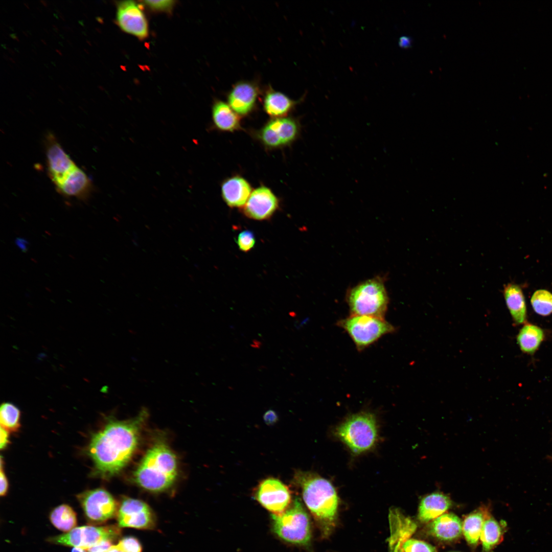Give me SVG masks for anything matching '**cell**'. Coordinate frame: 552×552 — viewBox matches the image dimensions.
I'll return each mask as SVG.
<instances>
[{
  "instance_id": "1",
  "label": "cell",
  "mask_w": 552,
  "mask_h": 552,
  "mask_svg": "<svg viewBox=\"0 0 552 552\" xmlns=\"http://www.w3.org/2000/svg\"><path fill=\"white\" fill-rule=\"evenodd\" d=\"M147 414L144 409L133 419L110 421L103 429L93 435L88 450L98 474L111 476L126 466L137 446Z\"/></svg>"
},
{
  "instance_id": "2",
  "label": "cell",
  "mask_w": 552,
  "mask_h": 552,
  "mask_svg": "<svg viewBox=\"0 0 552 552\" xmlns=\"http://www.w3.org/2000/svg\"><path fill=\"white\" fill-rule=\"evenodd\" d=\"M293 482L299 487L304 501L318 521L324 535L335 526L339 498L332 484L310 472L295 471Z\"/></svg>"
},
{
  "instance_id": "3",
  "label": "cell",
  "mask_w": 552,
  "mask_h": 552,
  "mask_svg": "<svg viewBox=\"0 0 552 552\" xmlns=\"http://www.w3.org/2000/svg\"><path fill=\"white\" fill-rule=\"evenodd\" d=\"M176 457L163 443L150 448L136 469V482L146 490L159 492L170 487L177 472Z\"/></svg>"
},
{
  "instance_id": "4",
  "label": "cell",
  "mask_w": 552,
  "mask_h": 552,
  "mask_svg": "<svg viewBox=\"0 0 552 552\" xmlns=\"http://www.w3.org/2000/svg\"><path fill=\"white\" fill-rule=\"evenodd\" d=\"M347 302L351 315L384 318L388 298L383 283L373 279L352 288L348 294Z\"/></svg>"
},
{
  "instance_id": "5",
  "label": "cell",
  "mask_w": 552,
  "mask_h": 552,
  "mask_svg": "<svg viewBox=\"0 0 552 552\" xmlns=\"http://www.w3.org/2000/svg\"><path fill=\"white\" fill-rule=\"evenodd\" d=\"M337 436L356 454L373 447L377 439L375 417L369 412L352 415L336 429Z\"/></svg>"
},
{
  "instance_id": "6",
  "label": "cell",
  "mask_w": 552,
  "mask_h": 552,
  "mask_svg": "<svg viewBox=\"0 0 552 552\" xmlns=\"http://www.w3.org/2000/svg\"><path fill=\"white\" fill-rule=\"evenodd\" d=\"M274 533L285 541L307 544L311 539L309 518L300 499L296 497L283 513L272 514Z\"/></svg>"
},
{
  "instance_id": "7",
  "label": "cell",
  "mask_w": 552,
  "mask_h": 552,
  "mask_svg": "<svg viewBox=\"0 0 552 552\" xmlns=\"http://www.w3.org/2000/svg\"><path fill=\"white\" fill-rule=\"evenodd\" d=\"M337 325L348 333L359 351L395 331V327L384 318L369 316L350 315L340 320Z\"/></svg>"
},
{
  "instance_id": "8",
  "label": "cell",
  "mask_w": 552,
  "mask_h": 552,
  "mask_svg": "<svg viewBox=\"0 0 552 552\" xmlns=\"http://www.w3.org/2000/svg\"><path fill=\"white\" fill-rule=\"evenodd\" d=\"M118 527L113 525L97 526L84 525L76 527L68 532L49 537L51 543L87 549L104 540L113 541L120 535Z\"/></svg>"
},
{
  "instance_id": "9",
  "label": "cell",
  "mask_w": 552,
  "mask_h": 552,
  "mask_svg": "<svg viewBox=\"0 0 552 552\" xmlns=\"http://www.w3.org/2000/svg\"><path fill=\"white\" fill-rule=\"evenodd\" d=\"M87 521L98 525L112 518L117 512L114 498L106 490L97 488L87 490L77 495Z\"/></svg>"
},
{
  "instance_id": "10",
  "label": "cell",
  "mask_w": 552,
  "mask_h": 552,
  "mask_svg": "<svg viewBox=\"0 0 552 552\" xmlns=\"http://www.w3.org/2000/svg\"><path fill=\"white\" fill-rule=\"evenodd\" d=\"M254 495L263 507L274 515L283 513L291 502V494L288 487L274 477L261 480L255 489Z\"/></svg>"
},
{
  "instance_id": "11",
  "label": "cell",
  "mask_w": 552,
  "mask_h": 552,
  "mask_svg": "<svg viewBox=\"0 0 552 552\" xmlns=\"http://www.w3.org/2000/svg\"><path fill=\"white\" fill-rule=\"evenodd\" d=\"M117 515L120 527L151 529L155 525V517L150 507L145 502L136 499H124Z\"/></svg>"
},
{
  "instance_id": "12",
  "label": "cell",
  "mask_w": 552,
  "mask_h": 552,
  "mask_svg": "<svg viewBox=\"0 0 552 552\" xmlns=\"http://www.w3.org/2000/svg\"><path fill=\"white\" fill-rule=\"evenodd\" d=\"M116 21L122 31L140 39H144L148 36L146 16L140 5L134 1H125L118 3Z\"/></svg>"
},
{
  "instance_id": "13",
  "label": "cell",
  "mask_w": 552,
  "mask_h": 552,
  "mask_svg": "<svg viewBox=\"0 0 552 552\" xmlns=\"http://www.w3.org/2000/svg\"><path fill=\"white\" fill-rule=\"evenodd\" d=\"M45 145L49 175L56 185L77 166L51 132L45 136Z\"/></svg>"
},
{
  "instance_id": "14",
  "label": "cell",
  "mask_w": 552,
  "mask_h": 552,
  "mask_svg": "<svg viewBox=\"0 0 552 552\" xmlns=\"http://www.w3.org/2000/svg\"><path fill=\"white\" fill-rule=\"evenodd\" d=\"M278 206V200L271 190L261 187L251 193L243 207V212L250 219L264 220L273 215Z\"/></svg>"
},
{
  "instance_id": "15",
  "label": "cell",
  "mask_w": 552,
  "mask_h": 552,
  "mask_svg": "<svg viewBox=\"0 0 552 552\" xmlns=\"http://www.w3.org/2000/svg\"><path fill=\"white\" fill-rule=\"evenodd\" d=\"M389 520L390 536L388 539V545L390 551L403 552V545L416 531L417 524L396 508L390 510Z\"/></svg>"
},
{
  "instance_id": "16",
  "label": "cell",
  "mask_w": 552,
  "mask_h": 552,
  "mask_svg": "<svg viewBox=\"0 0 552 552\" xmlns=\"http://www.w3.org/2000/svg\"><path fill=\"white\" fill-rule=\"evenodd\" d=\"M55 186L57 191L62 195L81 200L86 199L93 189V185L89 177L78 167Z\"/></svg>"
},
{
  "instance_id": "17",
  "label": "cell",
  "mask_w": 552,
  "mask_h": 552,
  "mask_svg": "<svg viewBox=\"0 0 552 552\" xmlns=\"http://www.w3.org/2000/svg\"><path fill=\"white\" fill-rule=\"evenodd\" d=\"M258 90L252 84L241 82L235 85L228 97V105L237 113L245 115L253 108Z\"/></svg>"
},
{
  "instance_id": "18",
  "label": "cell",
  "mask_w": 552,
  "mask_h": 552,
  "mask_svg": "<svg viewBox=\"0 0 552 552\" xmlns=\"http://www.w3.org/2000/svg\"><path fill=\"white\" fill-rule=\"evenodd\" d=\"M451 505L450 498L443 493L436 492L425 496L418 509V518L423 522L435 519L447 511Z\"/></svg>"
},
{
  "instance_id": "19",
  "label": "cell",
  "mask_w": 552,
  "mask_h": 552,
  "mask_svg": "<svg viewBox=\"0 0 552 552\" xmlns=\"http://www.w3.org/2000/svg\"><path fill=\"white\" fill-rule=\"evenodd\" d=\"M222 197L231 207L244 206L251 194V188L244 178L235 176L224 181L221 187Z\"/></svg>"
},
{
  "instance_id": "20",
  "label": "cell",
  "mask_w": 552,
  "mask_h": 552,
  "mask_svg": "<svg viewBox=\"0 0 552 552\" xmlns=\"http://www.w3.org/2000/svg\"><path fill=\"white\" fill-rule=\"evenodd\" d=\"M463 523L453 513H446L435 518L429 525V532L434 537L444 541L458 538L462 533Z\"/></svg>"
},
{
  "instance_id": "21",
  "label": "cell",
  "mask_w": 552,
  "mask_h": 552,
  "mask_svg": "<svg viewBox=\"0 0 552 552\" xmlns=\"http://www.w3.org/2000/svg\"><path fill=\"white\" fill-rule=\"evenodd\" d=\"M503 295L510 313L517 324L526 321V307L522 290L518 285L509 283L504 287Z\"/></svg>"
},
{
  "instance_id": "22",
  "label": "cell",
  "mask_w": 552,
  "mask_h": 552,
  "mask_svg": "<svg viewBox=\"0 0 552 552\" xmlns=\"http://www.w3.org/2000/svg\"><path fill=\"white\" fill-rule=\"evenodd\" d=\"M507 524L504 521L498 522L490 515L485 519L480 539L483 549L489 552L503 540Z\"/></svg>"
},
{
  "instance_id": "23",
  "label": "cell",
  "mask_w": 552,
  "mask_h": 552,
  "mask_svg": "<svg viewBox=\"0 0 552 552\" xmlns=\"http://www.w3.org/2000/svg\"><path fill=\"white\" fill-rule=\"evenodd\" d=\"M213 121L215 126L223 131H233L240 126L238 114L231 106L221 101H216L212 108Z\"/></svg>"
},
{
  "instance_id": "24",
  "label": "cell",
  "mask_w": 552,
  "mask_h": 552,
  "mask_svg": "<svg viewBox=\"0 0 552 552\" xmlns=\"http://www.w3.org/2000/svg\"><path fill=\"white\" fill-rule=\"evenodd\" d=\"M489 515L488 509L481 507L465 518L463 523L462 532L469 544L473 545L477 544L484 522Z\"/></svg>"
},
{
  "instance_id": "25",
  "label": "cell",
  "mask_w": 552,
  "mask_h": 552,
  "mask_svg": "<svg viewBox=\"0 0 552 552\" xmlns=\"http://www.w3.org/2000/svg\"><path fill=\"white\" fill-rule=\"evenodd\" d=\"M544 337V332L541 328L527 324L520 329L517 340L523 352L532 354L538 349Z\"/></svg>"
},
{
  "instance_id": "26",
  "label": "cell",
  "mask_w": 552,
  "mask_h": 552,
  "mask_svg": "<svg viewBox=\"0 0 552 552\" xmlns=\"http://www.w3.org/2000/svg\"><path fill=\"white\" fill-rule=\"evenodd\" d=\"M51 523L58 530L67 533L76 527L77 515L74 510L66 504L55 508L49 516Z\"/></svg>"
},
{
  "instance_id": "27",
  "label": "cell",
  "mask_w": 552,
  "mask_h": 552,
  "mask_svg": "<svg viewBox=\"0 0 552 552\" xmlns=\"http://www.w3.org/2000/svg\"><path fill=\"white\" fill-rule=\"evenodd\" d=\"M294 102L284 94L275 91L268 92L264 99L266 112L273 117L286 114L294 106Z\"/></svg>"
},
{
  "instance_id": "28",
  "label": "cell",
  "mask_w": 552,
  "mask_h": 552,
  "mask_svg": "<svg viewBox=\"0 0 552 552\" xmlns=\"http://www.w3.org/2000/svg\"><path fill=\"white\" fill-rule=\"evenodd\" d=\"M267 124L277 132L282 145L291 142L296 137L298 132V126L292 119H276L270 121Z\"/></svg>"
},
{
  "instance_id": "29",
  "label": "cell",
  "mask_w": 552,
  "mask_h": 552,
  "mask_svg": "<svg viewBox=\"0 0 552 552\" xmlns=\"http://www.w3.org/2000/svg\"><path fill=\"white\" fill-rule=\"evenodd\" d=\"M20 411L12 403L5 402L0 408L1 427L8 432H16L20 426Z\"/></svg>"
},
{
  "instance_id": "30",
  "label": "cell",
  "mask_w": 552,
  "mask_h": 552,
  "mask_svg": "<svg viewBox=\"0 0 552 552\" xmlns=\"http://www.w3.org/2000/svg\"><path fill=\"white\" fill-rule=\"evenodd\" d=\"M531 303L535 312L542 316L552 313V293L545 289H539L533 294Z\"/></svg>"
},
{
  "instance_id": "31",
  "label": "cell",
  "mask_w": 552,
  "mask_h": 552,
  "mask_svg": "<svg viewBox=\"0 0 552 552\" xmlns=\"http://www.w3.org/2000/svg\"><path fill=\"white\" fill-rule=\"evenodd\" d=\"M403 552H436L435 548L427 543L416 539H408L403 544Z\"/></svg>"
},
{
  "instance_id": "32",
  "label": "cell",
  "mask_w": 552,
  "mask_h": 552,
  "mask_svg": "<svg viewBox=\"0 0 552 552\" xmlns=\"http://www.w3.org/2000/svg\"><path fill=\"white\" fill-rule=\"evenodd\" d=\"M236 242L239 249L246 252L254 248L256 238L252 232L244 230L238 234Z\"/></svg>"
},
{
  "instance_id": "33",
  "label": "cell",
  "mask_w": 552,
  "mask_h": 552,
  "mask_svg": "<svg viewBox=\"0 0 552 552\" xmlns=\"http://www.w3.org/2000/svg\"><path fill=\"white\" fill-rule=\"evenodd\" d=\"M261 136L264 143L269 147H276L282 145L277 132L268 124L263 128Z\"/></svg>"
},
{
  "instance_id": "34",
  "label": "cell",
  "mask_w": 552,
  "mask_h": 552,
  "mask_svg": "<svg viewBox=\"0 0 552 552\" xmlns=\"http://www.w3.org/2000/svg\"><path fill=\"white\" fill-rule=\"evenodd\" d=\"M174 1H144L143 3L151 10L156 12H170L175 5Z\"/></svg>"
},
{
  "instance_id": "35",
  "label": "cell",
  "mask_w": 552,
  "mask_h": 552,
  "mask_svg": "<svg viewBox=\"0 0 552 552\" xmlns=\"http://www.w3.org/2000/svg\"><path fill=\"white\" fill-rule=\"evenodd\" d=\"M118 544L124 552H142V546L139 541L132 536L125 537Z\"/></svg>"
},
{
  "instance_id": "36",
  "label": "cell",
  "mask_w": 552,
  "mask_h": 552,
  "mask_svg": "<svg viewBox=\"0 0 552 552\" xmlns=\"http://www.w3.org/2000/svg\"><path fill=\"white\" fill-rule=\"evenodd\" d=\"M111 540H104L92 546L86 550L87 552H107L112 545Z\"/></svg>"
},
{
  "instance_id": "37",
  "label": "cell",
  "mask_w": 552,
  "mask_h": 552,
  "mask_svg": "<svg viewBox=\"0 0 552 552\" xmlns=\"http://www.w3.org/2000/svg\"><path fill=\"white\" fill-rule=\"evenodd\" d=\"M3 458H1V472H0V495L1 496H5L8 490V481L5 473L3 469Z\"/></svg>"
},
{
  "instance_id": "38",
  "label": "cell",
  "mask_w": 552,
  "mask_h": 552,
  "mask_svg": "<svg viewBox=\"0 0 552 552\" xmlns=\"http://www.w3.org/2000/svg\"><path fill=\"white\" fill-rule=\"evenodd\" d=\"M263 419L267 424L271 425L278 421V417L274 410L269 409L264 413Z\"/></svg>"
},
{
  "instance_id": "39",
  "label": "cell",
  "mask_w": 552,
  "mask_h": 552,
  "mask_svg": "<svg viewBox=\"0 0 552 552\" xmlns=\"http://www.w3.org/2000/svg\"><path fill=\"white\" fill-rule=\"evenodd\" d=\"M1 440H0V448L2 450L6 448L8 445L9 441V432L6 429L1 427Z\"/></svg>"
},
{
  "instance_id": "40",
  "label": "cell",
  "mask_w": 552,
  "mask_h": 552,
  "mask_svg": "<svg viewBox=\"0 0 552 552\" xmlns=\"http://www.w3.org/2000/svg\"><path fill=\"white\" fill-rule=\"evenodd\" d=\"M398 43L401 48H408L411 46L412 39L411 37L406 36H401L399 38Z\"/></svg>"
},
{
  "instance_id": "41",
  "label": "cell",
  "mask_w": 552,
  "mask_h": 552,
  "mask_svg": "<svg viewBox=\"0 0 552 552\" xmlns=\"http://www.w3.org/2000/svg\"><path fill=\"white\" fill-rule=\"evenodd\" d=\"M107 552H124L119 544L112 545Z\"/></svg>"
},
{
  "instance_id": "42",
  "label": "cell",
  "mask_w": 552,
  "mask_h": 552,
  "mask_svg": "<svg viewBox=\"0 0 552 552\" xmlns=\"http://www.w3.org/2000/svg\"><path fill=\"white\" fill-rule=\"evenodd\" d=\"M17 241L18 245L21 249L25 250L27 249V243L26 242H24L25 241L24 240H21L20 239Z\"/></svg>"
},
{
  "instance_id": "43",
  "label": "cell",
  "mask_w": 552,
  "mask_h": 552,
  "mask_svg": "<svg viewBox=\"0 0 552 552\" xmlns=\"http://www.w3.org/2000/svg\"><path fill=\"white\" fill-rule=\"evenodd\" d=\"M71 552H87V550L86 551V549H85L84 548H81V547H73V548L71 550Z\"/></svg>"
}]
</instances>
